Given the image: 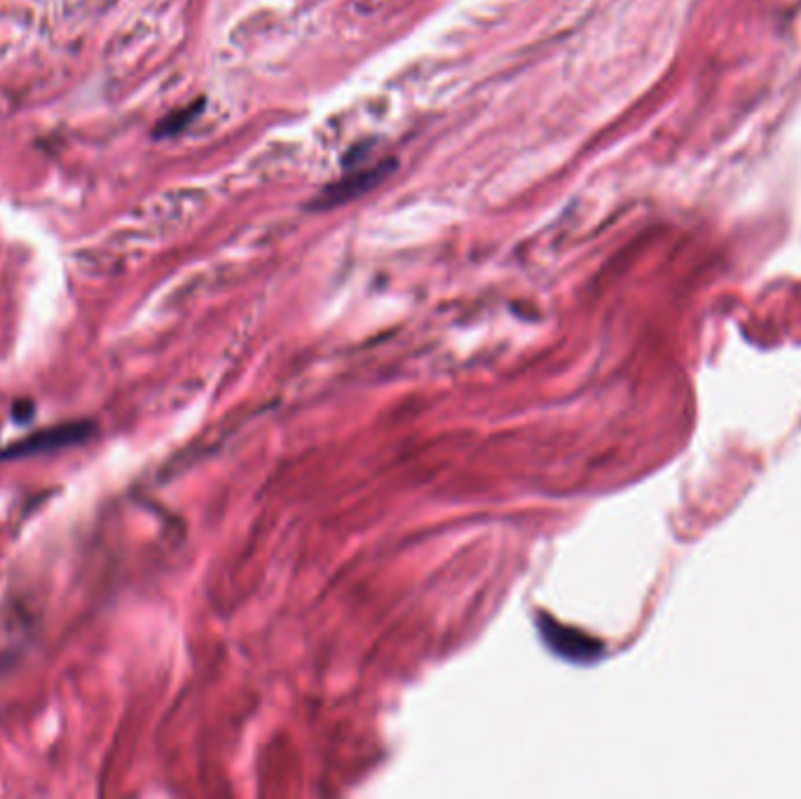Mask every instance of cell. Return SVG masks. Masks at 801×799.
I'll return each mask as SVG.
<instances>
[{
	"label": "cell",
	"instance_id": "1",
	"mask_svg": "<svg viewBox=\"0 0 801 799\" xmlns=\"http://www.w3.org/2000/svg\"><path fill=\"white\" fill-rule=\"evenodd\" d=\"M92 432H94L92 422H66V425L43 429V432L26 436V439L12 443L10 448L0 450V460L40 455V453H50V450L75 446V443L87 441Z\"/></svg>",
	"mask_w": 801,
	"mask_h": 799
},
{
	"label": "cell",
	"instance_id": "2",
	"mask_svg": "<svg viewBox=\"0 0 801 799\" xmlns=\"http://www.w3.org/2000/svg\"><path fill=\"white\" fill-rule=\"evenodd\" d=\"M382 176H385V169L382 167H371V169H359V174H347L342 176L338 183H333L331 188L324 193V200L328 197V204H340L352 200L354 195L366 193L368 188H373Z\"/></svg>",
	"mask_w": 801,
	"mask_h": 799
}]
</instances>
